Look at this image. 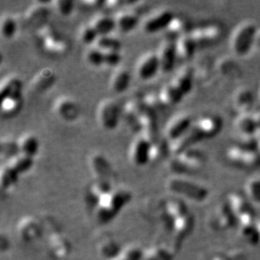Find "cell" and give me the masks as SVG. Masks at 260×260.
Here are the masks:
<instances>
[{"mask_svg": "<svg viewBox=\"0 0 260 260\" xmlns=\"http://www.w3.org/2000/svg\"><path fill=\"white\" fill-rule=\"evenodd\" d=\"M132 193L128 189H112L105 194L94 206V216L100 223H106L119 213V211L130 202Z\"/></svg>", "mask_w": 260, "mask_h": 260, "instance_id": "obj_1", "label": "cell"}, {"mask_svg": "<svg viewBox=\"0 0 260 260\" xmlns=\"http://www.w3.org/2000/svg\"><path fill=\"white\" fill-rule=\"evenodd\" d=\"M258 27L253 20H243L232 32L229 45L233 54L237 57H243L250 52L255 45Z\"/></svg>", "mask_w": 260, "mask_h": 260, "instance_id": "obj_2", "label": "cell"}, {"mask_svg": "<svg viewBox=\"0 0 260 260\" xmlns=\"http://www.w3.org/2000/svg\"><path fill=\"white\" fill-rule=\"evenodd\" d=\"M206 162V157L202 151L192 147L178 155H174L169 162V169L175 175L193 174L202 170Z\"/></svg>", "mask_w": 260, "mask_h": 260, "instance_id": "obj_3", "label": "cell"}, {"mask_svg": "<svg viewBox=\"0 0 260 260\" xmlns=\"http://www.w3.org/2000/svg\"><path fill=\"white\" fill-rule=\"evenodd\" d=\"M167 187L174 194L194 202H205L209 197V190L206 187L179 175L168 179Z\"/></svg>", "mask_w": 260, "mask_h": 260, "instance_id": "obj_4", "label": "cell"}, {"mask_svg": "<svg viewBox=\"0 0 260 260\" xmlns=\"http://www.w3.org/2000/svg\"><path fill=\"white\" fill-rule=\"evenodd\" d=\"M229 162L243 169H256L260 166V153L254 146L248 144L232 145L226 150Z\"/></svg>", "mask_w": 260, "mask_h": 260, "instance_id": "obj_5", "label": "cell"}, {"mask_svg": "<svg viewBox=\"0 0 260 260\" xmlns=\"http://www.w3.org/2000/svg\"><path fill=\"white\" fill-rule=\"evenodd\" d=\"M222 120L216 115H205L194 120L190 131L200 143L214 138L221 132Z\"/></svg>", "mask_w": 260, "mask_h": 260, "instance_id": "obj_6", "label": "cell"}, {"mask_svg": "<svg viewBox=\"0 0 260 260\" xmlns=\"http://www.w3.org/2000/svg\"><path fill=\"white\" fill-rule=\"evenodd\" d=\"M98 117L101 126L107 131L116 130L122 117V109L114 100L102 101L98 108Z\"/></svg>", "mask_w": 260, "mask_h": 260, "instance_id": "obj_7", "label": "cell"}, {"mask_svg": "<svg viewBox=\"0 0 260 260\" xmlns=\"http://www.w3.org/2000/svg\"><path fill=\"white\" fill-rule=\"evenodd\" d=\"M40 45L48 53L60 54L66 51V42L58 32L50 25H45L38 33Z\"/></svg>", "mask_w": 260, "mask_h": 260, "instance_id": "obj_8", "label": "cell"}, {"mask_svg": "<svg viewBox=\"0 0 260 260\" xmlns=\"http://www.w3.org/2000/svg\"><path fill=\"white\" fill-rule=\"evenodd\" d=\"M233 125L234 129L244 144L252 145L255 147L254 137L258 131V125L253 112L237 115Z\"/></svg>", "mask_w": 260, "mask_h": 260, "instance_id": "obj_9", "label": "cell"}, {"mask_svg": "<svg viewBox=\"0 0 260 260\" xmlns=\"http://www.w3.org/2000/svg\"><path fill=\"white\" fill-rule=\"evenodd\" d=\"M190 34L197 43V47H205L220 41L223 35V30L221 25L211 23L191 29Z\"/></svg>", "mask_w": 260, "mask_h": 260, "instance_id": "obj_10", "label": "cell"}, {"mask_svg": "<svg viewBox=\"0 0 260 260\" xmlns=\"http://www.w3.org/2000/svg\"><path fill=\"white\" fill-rule=\"evenodd\" d=\"M194 123L193 118L187 113H180L169 121L165 129V136L170 143H174L186 134Z\"/></svg>", "mask_w": 260, "mask_h": 260, "instance_id": "obj_11", "label": "cell"}, {"mask_svg": "<svg viewBox=\"0 0 260 260\" xmlns=\"http://www.w3.org/2000/svg\"><path fill=\"white\" fill-rule=\"evenodd\" d=\"M154 144L144 136L136 139L132 149V160L138 167H143L152 158Z\"/></svg>", "mask_w": 260, "mask_h": 260, "instance_id": "obj_12", "label": "cell"}, {"mask_svg": "<svg viewBox=\"0 0 260 260\" xmlns=\"http://www.w3.org/2000/svg\"><path fill=\"white\" fill-rule=\"evenodd\" d=\"M175 15L170 10H161L150 15L143 23V29L147 34H156L165 31L172 22Z\"/></svg>", "mask_w": 260, "mask_h": 260, "instance_id": "obj_13", "label": "cell"}, {"mask_svg": "<svg viewBox=\"0 0 260 260\" xmlns=\"http://www.w3.org/2000/svg\"><path fill=\"white\" fill-rule=\"evenodd\" d=\"M144 111L143 100L131 101L125 104L122 109V117L131 130L134 133H141V120Z\"/></svg>", "mask_w": 260, "mask_h": 260, "instance_id": "obj_14", "label": "cell"}, {"mask_svg": "<svg viewBox=\"0 0 260 260\" xmlns=\"http://www.w3.org/2000/svg\"><path fill=\"white\" fill-rule=\"evenodd\" d=\"M160 61V68L164 74L170 73L174 69L177 59L176 42L165 38L160 46L159 52L157 53Z\"/></svg>", "mask_w": 260, "mask_h": 260, "instance_id": "obj_15", "label": "cell"}, {"mask_svg": "<svg viewBox=\"0 0 260 260\" xmlns=\"http://www.w3.org/2000/svg\"><path fill=\"white\" fill-rule=\"evenodd\" d=\"M159 71H161L160 61L156 52H148L144 55L137 69L138 76L143 81H148L153 79Z\"/></svg>", "mask_w": 260, "mask_h": 260, "instance_id": "obj_16", "label": "cell"}, {"mask_svg": "<svg viewBox=\"0 0 260 260\" xmlns=\"http://www.w3.org/2000/svg\"><path fill=\"white\" fill-rule=\"evenodd\" d=\"M256 217L257 216L254 213V211H251L238 218L241 236L250 245L259 244L258 233L256 229Z\"/></svg>", "mask_w": 260, "mask_h": 260, "instance_id": "obj_17", "label": "cell"}, {"mask_svg": "<svg viewBox=\"0 0 260 260\" xmlns=\"http://www.w3.org/2000/svg\"><path fill=\"white\" fill-rule=\"evenodd\" d=\"M254 105V94L250 88L241 87L233 96V106L238 115L252 113Z\"/></svg>", "mask_w": 260, "mask_h": 260, "instance_id": "obj_18", "label": "cell"}, {"mask_svg": "<svg viewBox=\"0 0 260 260\" xmlns=\"http://www.w3.org/2000/svg\"><path fill=\"white\" fill-rule=\"evenodd\" d=\"M215 221L216 225L220 230H229L233 229L236 223H238V219L233 212L229 202H225L220 204L216 209L215 212Z\"/></svg>", "mask_w": 260, "mask_h": 260, "instance_id": "obj_19", "label": "cell"}, {"mask_svg": "<svg viewBox=\"0 0 260 260\" xmlns=\"http://www.w3.org/2000/svg\"><path fill=\"white\" fill-rule=\"evenodd\" d=\"M194 225V219L191 214H184L172 222L173 240L175 242L176 245L179 247V242L186 237Z\"/></svg>", "mask_w": 260, "mask_h": 260, "instance_id": "obj_20", "label": "cell"}, {"mask_svg": "<svg viewBox=\"0 0 260 260\" xmlns=\"http://www.w3.org/2000/svg\"><path fill=\"white\" fill-rule=\"evenodd\" d=\"M194 79V69H192L191 67L184 66L178 70L172 83L185 96L192 90Z\"/></svg>", "mask_w": 260, "mask_h": 260, "instance_id": "obj_21", "label": "cell"}, {"mask_svg": "<svg viewBox=\"0 0 260 260\" xmlns=\"http://www.w3.org/2000/svg\"><path fill=\"white\" fill-rule=\"evenodd\" d=\"M1 101L6 99L21 98L23 97L22 81L15 76L7 77L4 79L0 86Z\"/></svg>", "mask_w": 260, "mask_h": 260, "instance_id": "obj_22", "label": "cell"}, {"mask_svg": "<svg viewBox=\"0 0 260 260\" xmlns=\"http://www.w3.org/2000/svg\"><path fill=\"white\" fill-rule=\"evenodd\" d=\"M18 234L25 242L36 240L41 234V225L33 217H25L19 223Z\"/></svg>", "mask_w": 260, "mask_h": 260, "instance_id": "obj_23", "label": "cell"}, {"mask_svg": "<svg viewBox=\"0 0 260 260\" xmlns=\"http://www.w3.org/2000/svg\"><path fill=\"white\" fill-rule=\"evenodd\" d=\"M176 47L178 58L183 61H189L193 58L198 48L190 31L177 40Z\"/></svg>", "mask_w": 260, "mask_h": 260, "instance_id": "obj_24", "label": "cell"}, {"mask_svg": "<svg viewBox=\"0 0 260 260\" xmlns=\"http://www.w3.org/2000/svg\"><path fill=\"white\" fill-rule=\"evenodd\" d=\"M226 202H229V206L237 216V219L244 214L253 211L252 203L249 202V200L246 197V196H243L237 192L230 193L228 197Z\"/></svg>", "mask_w": 260, "mask_h": 260, "instance_id": "obj_25", "label": "cell"}, {"mask_svg": "<svg viewBox=\"0 0 260 260\" xmlns=\"http://www.w3.org/2000/svg\"><path fill=\"white\" fill-rule=\"evenodd\" d=\"M216 70L219 75L229 79L238 78L241 72L238 62L230 57H223L219 59L216 64Z\"/></svg>", "mask_w": 260, "mask_h": 260, "instance_id": "obj_26", "label": "cell"}, {"mask_svg": "<svg viewBox=\"0 0 260 260\" xmlns=\"http://www.w3.org/2000/svg\"><path fill=\"white\" fill-rule=\"evenodd\" d=\"M115 20L116 27L122 33H130L138 27L140 23V18L138 14L130 11H121L118 13Z\"/></svg>", "mask_w": 260, "mask_h": 260, "instance_id": "obj_27", "label": "cell"}, {"mask_svg": "<svg viewBox=\"0 0 260 260\" xmlns=\"http://www.w3.org/2000/svg\"><path fill=\"white\" fill-rule=\"evenodd\" d=\"M55 110L59 117L66 121H73L79 116V108L76 103L69 98L59 99Z\"/></svg>", "mask_w": 260, "mask_h": 260, "instance_id": "obj_28", "label": "cell"}, {"mask_svg": "<svg viewBox=\"0 0 260 260\" xmlns=\"http://www.w3.org/2000/svg\"><path fill=\"white\" fill-rule=\"evenodd\" d=\"M91 25L96 29L100 37L111 35L115 29H117L115 17L111 15H99L93 19Z\"/></svg>", "mask_w": 260, "mask_h": 260, "instance_id": "obj_29", "label": "cell"}, {"mask_svg": "<svg viewBox=\"0 0 260 260\" xmlns=\"http://www.w3.org/2000/svg\"><path fill=\"white\" fill-rule=\"evenodd\" d=\"M190 30L191 29H189V24L186 20L175 16L172 22L165 30V38L176 42L182 36L189 33Z\"/></svg>", "mask_w": 260, "mask_h": 260, "instance_id": "obj_30", "label": "cell"}, {"mask_svg": "<svg viewBox=\"0 0 260 260\" xmlns=\"http://www.w3.org/2000/svg\"><path fill=\"white\" fill-rule=\"evenodd\" d=\"M162 102L167 107L176 106L181 102L184 99V93L177 88L172 82L170 84H165L159 93Z\"/></svg>", "mask_w": 260, "mask_h": 260, "instance_id": "obj_31", "label": "cell"}, {"mask_svg": "<svg viewBox=\"0 0 260 260\" xmlns=\"http://www.w3.org/2000/svg\"><path fill=\"white\" fill-rule=\"evenodd\" d=\"M47 5V2H39L29 8L26 12V21L29 24H40L47 20L49 17L50 10Z\"/></svg>", "mask_w": 260, "mask_h": 260, "instance_id": "obj_32", "label": "cell"}, {"mask_svg": "<svg viewBox=\"0 0 260 260\" xmlns=\"http://www.w3.org/2000/svg\"><path fill=\"white\" fill-rule=\"evenodd\" d=\"M132 81L131 73L125 69H120L114 74L111 79V88L116 93H122L127 90Z\"/></svg>", "mask_w": 260, "mask_h": 260, "instance_id": "obj_33", "label": "cell"}, {"mask_svg": "<svg viewBox=\"0 0 260 260\" xmlns=\"http://www.w3.org/2000/svg\"><path fill=\"white\" fill-rule=\"evenodd\" d=\"M20 152L34 158L39 152L40 143L38 138L33 134H25L19 141Z\"/></svg>", "mask_w": 260, "mask_h": 260, "instance_id": "obj_34", "label": "cell"}, {"mask_svg": "<svg viewBox=\"0 0 260 260\" xmlns=\"http://www.w3.org/2000/svg\"><path fill=\"white\" fill-rule=\"evenodd\" d=\"M8 165H10L13 170H15L20 175L28 172L31 169L34 165V158L20 152L19 154L15 155V157L10 158Z\"/></svg>", "mask_w": 260, "mask_h": 260, "instance_id": "obj_35", "label": "cell"}, {"mask_svg": "<svg viewBox=\"0 0 260 260\" xmlns=\"http://www.w3.org/2000/svg\"><path fill=\"white\" fill-rule=\"evenodd\" d=\"M112 190L110 182L105 179L97 180L94 182L88 190V199L94 203V206L98 203L99 201L105 196L108 194L109 192Z\"/></svg>", "mask_w": 260, "mask_h": 260, "instance_id": "obj_36", "label": "cell"}, {"mask_svg": "<svg viewBox=\"0 0 260 260\" xmlns=\"http://www.w3.org/2000/svg\"><path fill=\"white\" fill-rule=\"evenodd\" d=\"M188 212L186 205L180 200H170L165 205V214L171 222Z\"/></svg>", "mask_w": 260, "mask_h": 260, "instance_id": "obj_37", "label": "cell"}, {"mask_svg": "<svg viewBox=\"0 0 260 260\" xmlns=\"http://www.w3.org/2000/svg\"><path fill=\"white\" fill-rule=\"evenodd\" d=\"M95 47L106 52H120L122 48V42L117 37L111 35L99 37L95 43Z\"/></svg>", "mask_w": 260, "mask_h": 260, "instance_id": "obj_38", "label": "cell"}, {"mask_svg": "<svg viewBox=\"0 0 260 260\" xmlns=\"http://www.w3.org/2000/svg\"><path fill=\"white\" fill-rule=\"evenodd\" d=\"M20 174L13 170L10 165H6L1 169L0 173V184L2 189H10L15 186L19 179Z\"/></svg>", "mask_w": 260, "mask_h": 260, "instance_id": "obj_39", "label": "cell"}, {"mask_svg": "<svg viewBox=\"0 0 260 260\" xmlns=\"http://www.w3.org/2000/svg\"><path fill=\"white\" fill-rule=\"evenodd\" d=\"M246 197L251 203L260 205V177H252L245 184Z\"/></svg>", "mask_w": 260, "mask_h": 260, "instance_id": "obj_40", "label": "cell"}, {"mask_svg": "<svg viewBox=\"0 0 260 260\" xmlns=\"http://www.w3.org/2000/svg\"><path fill=\"white\" fill-rule=\"evenodd\" d=\"M2 101L1 112L5 117H11L20 112L23 106V97L21 98L6 99Z\"/></svg>", "mask_w": 260, "mask_h": 260, "instance_id": "obj_41", "label": "cell"}, {"mask_svg": "<svg viewBox=\"0 0 260 260\" xmlns=\"http://www.w3.org/2000/svg\"><path fill=\"white\" fill-rule=\"evenodd\" d=\"M51 248L55 255L62 257L69 254L70 250V243L63 236H53L51 239Z\"/></svg>", "mask_w": 260, "mask_h": 260, "instance_id": "obj_42", "label": "cell"}, {"mask_svg": "<svg viewBox=\"0 0 260 260\" xmlns=\"http://www.w3.org/2000/svg\"><path fill=\"white\" fill-rule=\"evenodd\" d=\"M99 251L102 257L109 258V260L117 256L120 252L119 246L116 243V241L111 240V239L102 242L99 248Z\"/></svg>", "mask_w": 260, "mask_h": 260, "instance_id": "obj_43", "label": "cell"}, {"mask_svg": "<svg viewBox=\"0 0 260 260\" xmlns=\"http://www.w3.org/2000/svg\"><path fill=\"white\" fill-rule=\"evenodd\" d=\"M56 77L53 72L49 69L43 70L41 74H38L35 79V85L41 90L44 88H48L54 84Z\"/></svg>", "mask_w": 260, "mask_h": 260, "instance_id": "obj_44", "label": "cell"}, {"mask_svg": "<svg viewBox=\"0 0 260 260\" xmlns=\"http://www.w3.org/2000/svg\"><path fill=\"white\" fill-rule=\"evenodd\" d=\"M17 31V24L14 18L5 16L1 20V34L5 39H12Z\"/></svg>", "mask_w": 260, "mask_h": 260, "instance_id": "obj_45", "label": "cell"}, {"mask_svg": "<svg viewBox=\"0 0 260 260\" xmlns=\"http://www.w3.org/2000/svg\"><path fill=\"white\" fill-rule=\"evenodd\" d=\"M99 37L100 36L91 24L84 25L82 27L81 31H80V40L84 45H86V46L95 45Z\"/></svg>", "mask_w": 260, "mask_h": 260, "instance_id": "obj_46", "label": "cell"}, {"mask_svg": "<svg viewBox=\"0 0 260 260\" xmlns=\"http://www.w3.org/2000/svg\"><path fill=\"white\" fill-rule=\"evenodd\" d=\"M86 58L88 63L94 68H100L105 65V52L97 47L88 50Z\"/></svg>", "mask_w": 260, "mask_h": 260, "instance_id": "obj_47", "label": "cell"}, {"mask_svg": "<svg viewBox=\"0 0 260 260\" xmlns=\"http://www.w3.org/2000/svg\"><path fill=\"white\" fill-rule=\"evenodd\" d=\"M120 254L125 260H142L144 255V252L140 247L133 244V245L126 246L125 248L121 249Z\"/></svg>", "mask_w": 260, "mask_h": 260, "instance_id": "obj_48", "label": "cell"}, {"mask_svg": "<svg viewBox=\"0 0 260 260\" xmlns=\"http://www.w3.org/2000/svg\"><path fill=\"white\" fill-rule=\"evenodd\" d=\"M20 152L19 142L10 139L1 141V154L3 156H9L10 158L15 157Z\"/></svg>", "mask_w": 260, "mask_h": 260, "instance_id": "obj_49", "label": "cell"}, {"mask_svg": "<svg viewBox=\"0 0 260 260\" xmlns=\"http://www.w3.org/2000/svg\"><path fill=\"white\" fill-rule=\"evenodd\" d=\"M56 9L60 15L68 17L74 10V2L71 0H60L54 3Z\"/></svg>", "mask_w": 260, "mask_h": 260, "instance_id": "obj_50", "label": "cell"}, {"mask_svg": "<svg viewBox=\"0 0 260 260\" xmlns=\"http://www.w3.org/2000/svg\"><path fill=\"white\" fill-rule=\"evenodd\" d=\"M93 168L96 174H109L111 169V165H109V162L103 157L93 158Z\"/></svg>", "mask_w": 260, "mask_h": 260, "instance_id": "obj_51", "label": "cell"}, {"mask_svg": "<svg viewBox=\"0 0 260 260\" xmlns=\"http://www.w3.org/2000/svg\"><path fill=\"white\" fill-rule=\"evenodd\" d=\"M122 61V56L120 52H105V65L110 68H116Z\"/></svg>", "mask_w": 260, "mask_h": 260, "instance_id": "obj_52", "label": "cell"}, {"mask_svg": "<svg viewBox=\"0 0 260 260\" xmlns=\"http://www.w3.org/2000/svg\"><path fill=\"white\" fill-rule=\"evenodd\" d=\"M142 260H158L153 254H152L149 250L144 252V255H143V259Z\"/></svg>", "mask_w": 260, "mask_h": 260, "instance_id": "obj_53", "label": "cell"}, {"mask_svg": "<svg viewBox=\"0 0 260 260\" xmlns=\"http://www.w3.org/2000/svg\"><path fill=\"white\" fill-rule=\"evenodd\" d=\"M254 141H255L256 148L258 150V152L260 153V129H258L257 133H256Z\"/></svg>", "mask_w": 260, "mask_h": 260, "instance_id": "obj_54", "label": "cell"}, {"mask_svg": "<svg viewBox=\"0 0 260 260\" xmlns=\"http://www.w3.org/2000/svg\"><path fill=\"white\" fill-rule=\"evenodd\" d=\"M256 229H257V233H258V241L260 244V215L256 217Z\"/></svg>", "mask_w": 260, "mask_h": 260, "instance_id": "obj_55", "label": "cell"}, {"mask_svg": "<svg viewBox=\"0 0 260 260\" xmlns=\"http://www.w3.org/2000/svg\"><path fill=\"white\" fill-rule=\"evenodd\" d=\"M254 47H257L260 49V29H258V33H257V37H256L255 45Z\"/></svg>", "mask_w": 260, "mask_h": 260, "instance_id": "obj_56", "label": "cell"}, {"mask_svg": "<svg viewBox=\"0 0 260 260\" xmlns=\"http://www.w3.org/2000/svg\"><path fill=\"white\" fill-rule=\"evenodd\" d=\"M111 260H125V258H123L122 256L120 255V253L118 254L116 257H114L113 258H111Z\"/></svg>", "mask_w": 260, "mask_h": 260, "instance_id": "obj_57", "label": "cell"}, {"mask_svg": "<svg viewBox=\"0 0 260 260\" xmlns=\"http://www.w3.org/2000/svg\"><path fill=\"white\" fill-rule=\"evenodd\" d=\"M258 98H259V101H260V86H259V91H258Z\"/></svg>", "mask_w": 260, "mask_h": 260, "instance_id": "obj_58", "label": "cell"}]
</instances>
